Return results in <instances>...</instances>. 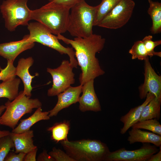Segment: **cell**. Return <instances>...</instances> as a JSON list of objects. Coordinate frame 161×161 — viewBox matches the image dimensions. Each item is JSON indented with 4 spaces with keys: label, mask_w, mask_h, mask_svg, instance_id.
Listing matches in <instances>:
<instances>
[{
    "label": "cell",
    "mask_w": 161,
    "mask_h": 161,
    "mask_svg": "<svg viewBox=\"0 0 161 161\" xmlns=\"http://www.w3.org/2000/svg\"><path fill=\"white\" fill-rule=\"evenodd\" d=\"M26 153L19 152L18 153L10 152L7 155L4 161H23Z\"/></svg>",
    "instance_id": "4dcf8cb0"
},
{
    "label": "cell",
    "mask_w": 161,
    "mask_h": 161,
    "mask_svg": "<svg viewBox=\"0 0 161 161\" xmlns=\"http://www.w3.org/2000/svg\"><path fill=\"white\" fill-rule=\"evenodd\" d=\"M5 106L4 105H2L0 106V125H1L0 120L1 114L5 110Z\"/></svg>",
    "instance_id": "8d00e7d4"
},
{
    "label": "cell",
    "mask_w": 161,
    "mask_h": 161,
    "mask_svg": "<svg viewBox=\"0 0 161 161\" xmlns=\"http://www.w3.org/2000/svg\"><path fill=\"white\" fill-rule=\"evenodd\" d=\"M158 151L157 146L144 143L140 148L128 150L123 148L111 152L104 161H147L151 156Z\"/></svg>",
    "instance_id": "30bf717a"
},
{
    "label": "cell",
    "mask_w": 161,
    "mask_h": 161,
    "mask_svg": "<svg viewBox=\"0 0 161 161\" xmlns=\"http://www.w3.org/2000/svg\"><path fill=\"white\" fill-rule=\"evenodd\" d=\"M97 7L89 5L84 0L71 8L67 27L71 35L84 38L93 34Z\"/></svg>",
    "instance_id": "277c9868"
},
{
    "label": "cell",
    "mask_w": 161,
    "mask_h": 161,
    "mask_svg": "<svg viewBox=\"0 0 161 161\" xmlns=\"http://www.w3.org/2000/svg\"><path fill=\"white\" fill-rule=\"evenodd\" d=\"M30 97L22 91L12 101L6 102L5 111L1 117V125L13 129L24 115L31 113L34 109L41 107L42 103L38 99Z\"/></svg>",
    "instance_id": "5b68a950"
},
{
    "label": "cell",
    "mask_w": 161,
    "mask_h": 161,
    "mask_svg": "<svg viewBox=\"0 0 161 161\" xmlns=\"http://www.w3.org/2000/svg\"><path fill=\"white\" fill-rule=\"evenodd\" d=\"M21 80L20 78L13 77L3 81L0 83V98H6L12 101L18 95Z\"/></svg>",
    "instance_id": "ffe728a7"
},
{
    "label": "cell",
    "mask_w": 161,
    "mask_h": 161,
    "mask_svg": "<svg viewBox=\"0 0 161 161\" xmlns=\"http://www.w3.org/2000/svg\"><path fill=\"white\" fill-rule=\"evenodd\" d=\"M94 79H92L82 85V94L80 97L79 109L82 112L87 111L98 112L101 111L99 100L94 88Z\"/></svg>",
    "instance_id": "4fadbf2b"
},
{
    "label": "cell",
    "mask_w": 161,
    "mask_h": 161,
    "mask_svg": "<svg viewBox=\"0 0 161 161\" xmlns=\"http://www.w3.org/2000/svg\"><path fill=\"white\" fill-rule=\"evenodd\" d=\"M49 1H53L67 6L71 8L77 3L84 0H48Z\"/></svg>",
    "instance_id": "1f68e13d"
},
{
    "label": "cell",
    "mask_w": 161,
    "mask_h": 161,
    "mask_svg": "<svg viewBox=\"0 0 161 161\" xmlns=\"http://www.w3.org/2000/svg\"><path fill=\"white\" fill-rule=\"evenodd\" d=\"M70 123L68 121L55 123L47 130L51 132V138L56 143L61 141L68 140L67 135L70 129Z\"/></svg>",
    "instance_id": "603a6c76"
},
{
    "label": "cell",
    "mask_w": 161,
    "mask_h": 161,
    "mask_svg": "<svg viewBox=\"0 0 161 161\" xmlns=\"http://www.w3.org/2000/svg\"><path fill=\"white\" fill-rule=\"evenodd\" d=\"M144 61V81L139 87L140 97L141 99L145 98L149 92L156 97H161V76L156 73L148 57Z\"/></svg>",
    "instance_id": "8fae6325"
},
{
    "label": "cell",
    "mask_w": 161,
    "mask_h": 161,
    "mask_svg": "<svg viewBox=\"0 0 161 161\" xmlns=\"http://www.w3.org/2000/svg\"><path fill=\"white\" fill-rule=\"evenodd\" d=\"M135 6L133 0H121L97 26L114 30L122 27L131 18Z\"/></svg>",
    "instance_id": "ba28073f"
},
{
    "label": "cell",
    "mask_w": 161,
    "mask_h": 161,
    "mask_svg": "<svg viewBox=\"0 0 161 161\" xmlns=\"http://www.w3.org/2000/svg\"><path fill=\"white\" fill-rule=\"evenodd\" d=\"M36 160L38 161H55V159L47 152V150H44L39 154Z\"/></svg>",
    "instance_id": "d6a6232c"
},
{
    "label": "cell",
    "mask_w": 161,
    "mask_h": 161,
    "mask_svg": "<svg viewBox=\"0 0 161 161\" xmlns=\"http://www.w3.org/2000/svg\"><path fill=\"white\" fill-rule=\"evenodd\" d=\"M121 0H102L97 6L94 26H97L101 20Z\"/></svg>",
    "instance_id": "cb8c5ba5"
},
{
    "label": "cell",
    "mask_w": 161,
    "mask_h": 161,
    "mask_svg": "<svg viewBox=\"0 0 161 161\" xmlns=\"http://www.w3.org/2000/svg\"><path fill=\"white\" fill-rule=\"evenodd\" d=\"M38 151L37 148L29 151L26 154L23 161H35L36 160V156Z\"/></svg>",
    "instance_id": "836d02e7"
},
{
    "label": "cell",
    "mask_w": 161,
    "mask_h": 161,
    "mask_svg": "<svg viewBox=\"0 0 161 161\" xmlns=\"http://www.w3.org/2000/svg\"><path fill=\"white\" fill-rule=\"evenodd\" d=\"M160 150L157 153L152 155L147 161H161V146Z\"/></svg>",
    "instance_id": "e575fe53"
},
{
    "label": "cell",
    "mask_w": 161,
    "mask_h": 161,
    "mask_svg": "<svg viewBox=\"0 0 161 161\" xmlns=\"http://www.w3.org/2000/svg\"><path fill=\"white\" fill-rule=\"evenodd\" d=\"M49 111L42 112L41 107L38 108L29 117L20 120V123L13 129L12 132L20 134L28 131L33 125L39 121L49 120L50 117L49 116Z\"/></svg>",
    "instance_id": "d6986e66"
},
{
    "label": "cell",
    "mask_w": 161,
    "mask_h": 161,
    "mask_svg": "<svg viewBox=\"0 0 161 161\" xmlns=\"http://www.w3.org/2000/svg\"><path fill=\"white\" fill-rule=\"evenodd\" d=\"M15 70L16 67L13 65V62L7 61V66L4 69H1L0 80L4 81L16 77Z\"/></svg>",
    "instance_id": "f1b7e54d"
},
{
    "label": "cell",
    "mask_w": 161,
    "mask_h": 161,
    "mask_svg": "<svg viewBox=\"0 0 161 161\" xmlns=\"http://www.w3.org/2000/svg\"><path fill=\"white\" fill-rule=\"evenodd\" d=\"M29 36L26 35L21 40L0 44V56L14 62L20 53L34 47L35 43L30 40Z\"/></svg>",
    "instance_id": "7c38bea8"
},
{
    "label": "cell",
    "mask_w": 161,
    "mask_h": 161,
    "mask_svg": "<svg viewBox=\"0 0 161 161\" xmlns=\"http://www.w3.org/2000/svg\"><path fill=\"white\" fill-rule=\"evenodd\" d=\"M10 133V132L9 131L0 130V137L9 135Z\"/></svg>",
    "instance_id": "d590c367"
},
{
    "label": "cell",
    "mask_w": 161,
    "mask_h": 161,
    "mask_svg": "<svg viewBox=\"0 0 161 161\" xmlns=\"http://www.w3.org/2000/svg\"><path fill=\"white\" fill-rule=\"evenodd\" d=\"M161 97H154L144 107L138 122L152 119L159 120L160 117Z\"/></svg>",
    "instance_id": "7402d4cb"
},
{
    "label": "cell",
    "mask_w": 161,
    "mask_h": 161,
    "mask_svg": "<svg viewBox=\"0 0 161 161\" xmlns=\"http://www.w3.org/2000/svg\"><path fill=\"white\" fill-rule=\"evenodd\" d=\"M11 137L15 149V152H23L27 154L32 150L37 148L33 143V131L29 130L20 134L10 132Z\"/></svg>",
    "instance_id": "e0dca14e"
},
{
    "label": "cell",
    "mask_w": 161,
    "mask_h": 161,
    "mask_svg": "<svg viewBox=\"0 0 161 161\" xmlns=\"http://www.w3.org/2000/svg\"><path fill=\"white\" fill-rule=\"evenodd\" d=\"M27 29L29 31L30 41L38 42L53 49L61 54H67L69 58V62L74 68H77L78 63L75 58V52L72 47H66L59 42L56 36L45 26L38 22L29 23Z\"/></svg>",
    "instance_id": "8992f818"
},
{
    "label": "cell",
    "mask_w": 161,
    "mask_h": 161,
    "mask_svg": "<svg viewBox=\"0 0 161 161\" xmlns=\"http://www.w3.org/2000/svg\"><path fill=\"white\" fill-rule=\"evenodd\" d=\"M59 40L70 44L75 50V55L81 73L79 80L83 85L89 80L103 75L105 72L101 68L96 54L103 49L105 39L100 35L92 34L86 38H68L61 34L57 35Z\"/></svg>",
    "instance_id": "6da1fadb"
},
{
    "label": "cell",
    "mask_w": 161,
    "mask_h": 161,
    "mask_svg": "<svg viewBox=\"0 0 161 161\" xmlns=\"http://www.w3.org/2000/svg\"><path fill=\"white\" fill-rule=\"evenodd\" d=\"M73 68L69 61L66 60L63 61L60 65L56 68H47V71L51 75L53 81L51 88L47 91L48 96L57 95L74 83Z\"/></svg>",
    "instance_id": "9c48e42d"
},
{
    "label": "cell",
    "mask_w": 161,
    "mask_h": 161,
    "mask_svg": "<svg viewBox=\"0 0 161 161\" xmlns=\"http://www.w3.org/2000/svg\"><path fill=\"white\" fill-rule=\"evenodd\" d=\"M48 154L55 159V161H75L66 153L55 147H53L52 150Z\"/></svg>",
    "instance_id": "f546056e"
},
{
    "label": "cell",
    "mask_w": 161,
    "mask_h": 161,
    "mask_svg": "<svg viewBox=\"0 0 161 161\" xmlns=\"http://www.w3.org/2000/svg\"><path fill=\"white\" fill-rule=\"evenodd\" d=\"M14 147L10 134L0 137V161H4L11 149Z\"/></svg>",
    "instance_id": "4316f807"
},
{
    "label": "cell",
    "mask_w": 161,
    "mask_h": 161,
    "mask_svg": "<svg viewBox=\"0 0 161 161\" xmlns=\"http://www.w3.org/2000/svg\"><path fill=\"white\" fill-rule=\"evenodd\" d=\"M34 60L32 57L26 58H22L19 60L16 67L15 75L18 76L22 80L24 85L23 93L27 96L30 97L32 87L31 86L32 79L35 75H30V68L33 65Z\"/></svg>",
    "instance_id": "9a60e30c"
},
{
    "label": "cell",
    "mask_w": 161,
    "mask_h": 161,
    "mask_svg": "<svg viewBox=\"0 0 161 161\" xmlns=\"http://www.w3.org/2000/svg\"><path fill=\"white\" fill-rule=\"evenodd\" d=\"M71 8L53 1L32 10L31 19L47 27L54 35L61 34L67 31Z\"/></svg>",
    "instance_id": "7a4b0ae2"
},
{
    "label": "cell",
    "mask_w": 161,
    "mask_h": 161,
    "mask_svg": "<svg viewBox=\"0 0 161 161\" xmlns=\"http://www.w3.org/2000/svg\"><path fill=\"white\" fill-rule=\"evenodd\" d=\"M28 0H5L0 6L5 26L13 32L19 26H27L31 20L32 10L27 5Z\"/></svg>",
    "instance_id": "52a82bcc"
},
{
    "label": "cell",
    "mask_w": 161,
    "mask_h": 161,
    "mask_svg": "<svg viewBox=\"0 0 161 161\" xmlns=\"http://www.w3.org/2000/svg\"><path fill=\"white\" fill-rule=\"evenodd\" d=\"M129 52L131 55L132 59L145 60L148 57L145 45L142 41L135 42Z\"/></svg>",
    "instance_id": "484cf974"
},
{
    "label": "cell",
    "mask_w": 161,
    "mask_h": 161,
    "mask_svg": "<svg viewBox=\"0 0 161 161\" xmlns=\"http://www.w3.org/2000/svg\"><path fill=\"white\" fill-rule=\"evenodd\" d=\"M128 133L127 140L131 144L136 142H141L143 143H151L157 147L161 146L160 135L136 128H132Z\"/></svg>",
    "instance_id": "ac0fdd59"
},
{
    "label": "cell",
    "mask_w": 161,
    "mask_h": 161,
    "mask_svg": "<svg viewBox=\"0 0 161 161\" xmlns=\"http://www.w3.org/2000/svg\"><path fill=\"white\" fill-rule=\"evenodd\" d=\"M82 85L72 87L70 86L57 96L58 100L55 107L49 111V116H56L64 109L78 102L82 91Z\"/></svg>",
    "instance_id": "5bb4252c"
},
{
    "label": "cell",
    "mask_w": 161,
    "mask_h": 161,
    "mask_svg": "<svg viewBox=\"0 0 161 161\" xmlns=\"http://www.w3.org/2000/svg\"><path fill=\"white\" fill-rule=\"evenodd\" d=\"M152 38V35H148L144 37L142 41L145 45L148 56L151 57L156 55L160 57L161 52H155L154 49L156 47L161 44V40L153 41Z\"/></svg>",
    "instance_id": "83f0119b"
},
{
    "label": "cell",
    "mask_w": 161,
    "mask_h": 161,
    "mask_svg": "<svg viewBox=\"0 0 161 161\" xmlns=\"http://www.w3.org/2000/svg\"><path fill=\"white\" fill-rule=\"evenodd\" d=\"M154 97L152 94L148 93L145 100L142 104L131 109L126 114L121 117L120 120L123 124L120 129L121 134H125L130 128L137 122L144 107Z\"/></svg>",
    "instance_id": "2e32d148"
},
{
    "label": "cell",
    "mask_w": 161,
    "mask_h": 161,
    "mask_svg": "<svg viewBox=\"0 0 161 161\" xmlns=\"http://www.w3.org/2000/svg\"><path fill=\"white\" fill-rule=\"evenodd\" d=\"M131 127L148 130L161 136V125L156 119H148L138 122L134 124Z\"/></svg>",
    "instance_id": "d4e9b609"
},
{
    "label": "cell",
    "mask_w": 161,
    "mask_h": 161,
    "mask_svg": "<svg viewBox=\"0 0 161 161\" xmlns=\"http://www.w3.org/2000/svg\"><path fill=\"white\" fill-rule=\"evenodd\" d=\"M148 1L149 7L147 12L152 21L151 32L153 34L160 33L161 32V3L152 0Z\"/></svg>",
    "instance_id": "44dd1931"
},
{
    "label": "cell",
    "mask_w": 161,
    "mask_h": 161,
    "mask_svg": "<svg viewBox=\"0 0 161 161\" xmlns=\"http://www.w3.org/2000/svg\"><path fill=\"white\" fill-rule=\"evenodd\" d=\"M66 153L75 161H103L110 152L105 143L96 140L60 142Z\"/></svg>",
    "instance_id": "3957f363"
}]
</instances>
